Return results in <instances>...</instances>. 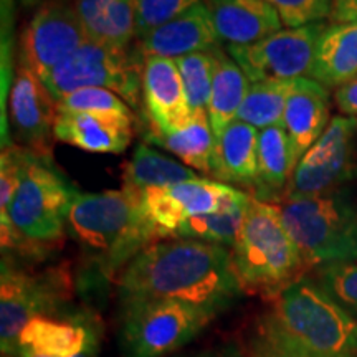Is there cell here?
<instances>
[{"mask_svg":"<svg viewBox=\"0 0 357 357\" xmlns=\"http://www.w3.org/2000/svg\"><path fill=\"white\" fill-rule=\"evenodd\" d=\"M119 300L164 298L217 314L242 296L231 250L199 240H159L142 250L118 280Z\"/></svg>","mask_w":357,"mask_h":357,"instance_id":"obj_1","label":"cell"},{"mask_svg":"<svg viewBox=\"0 0 357 357\" xmlns=\"http://www.w3.org/2000/svg\"><path fill=\"white\" fill-rule=\"evenodd\" d=\"M66 231L106 278L121 275L142 250L159 242L146 215L142 194L124 185L116 190L77 192Z\"/></svg>","mask_w":357,"mask_h":357,"instance_id":"obj_2","label":"cell"},{"mask_svg":"<svg viewBox=\"0 0 357 357\" xmlns=\"http://www.w3.org/2000/svg\"><path fill=\"white\" fill-rule=\"evenodd\" d=\"M231 261L243 289L275 298L310 268L284 227L280 205L252 195Z\"/></svg>","mask_w":357,"mask_h":357,"instance_id":"obj_3","label":"cell"},{"mask_svg":"<svg viewBox=\"0 0 357 357\" xmlns=\"http://www.w3.org/2000/svg\"><path fill=\"white\" fill-rule=\"evenodd\" d=\"M268 318L316 357H357V316L301 276L273 298Z\"/></svg>","mask_w":357,"mask_h":357,"instance_id":"obj_4","label":"cell"},{"mask_svg":"<svg viewBox=\"0 0 357 357\" xmlns=\"http://www.w3.org/2000/svg\"><path fill=\"white\" fill-rule=\"evenodd\" d=\"M278 205L307 265L357 260V195L351 189L341 187Z\"/></svg>","mask_w":357,"mask_h":357,"instance_id":"obj_5","label":"cell"},{"mask_svg":"<svg viewBox=\"0 0 357 357\" xmlns=\"http://www.w3.org/2000/svg\"><path fill=\"white\" fill-rule=\"evenodd\" d=\"M119 310L123 357H169L190 344L217 312L164 298H128Z\"/></svg>","mask_w":357,"mask_h":357,"instance_id":"obj_6","label":"cell"},{"mask_svg":"<svg viewBox=\"0 0 357 357\" xmlns=\"http://www.w3.org/2000/svg\"><path fill=\"white\" fill-rule=\"evenodd\" d=\"M77 190L47 159L30 151L20 184L17 187L6 215L25 243L38 250L60 242L66 231L71 200Z\"/></svg>","mask_w":357,"mask_h":357,"instance_id":"obj_7","label":"cell"},{"mask_svg":"<svg viewBox=\"0 0 357 357\" xmlns=\"http://www.w3.org/2000/svg\"><path fill=\"white\" fill-rule=\"evenodd\" d=\"M73 283L63 268L30 273L2 258L0 273V349L17 356L19 337L26 324L38 316L65 310Z\"/></svg>","mask_w":357,"mask_h":357,"instance_id":"obj_8","label":"cell"},{"mask_svg":"<svg viewBox=\"0 0 357 357\" xmlns=\"http://www.w3.org/2000/svg\"><path fill=\"white\" fill-rule=\"evenodd\" d=\"M142 66L144 58L139 60L128 48L88 40L42 82L56 101L82 88H106L129 106H137L142 95Z\"/></svg>","mask_w":357,"mask_h":357,"instance_id":"obj_9","label":"cell"},{"mask_svg":"<svg viewBox=\"0 0 357 357\" xmlns=\"http://www.w3.org/2000/svg\"><path fill=\"white\" fill-rule=\"evenodd\" d=\"M357 118L336 116L294 169L283 200L346 187L357 172ZM281 200V202H283Z\"/></svg>","mask_w":357,"mask_h":357,"instance_id":"obj_10","label":"cell"},{"mask_svg":"<svg viewBox=\"0 0 357 357\" xmlns=\"http://www.w3.org/2000/svg\"><path fill=\"white\" fill-rule=\"evenodd\" d=\"M326 24L283 29L250 45H227V52L252 83L310 78L318 40Z\"/></svg>","mask_w":357,"mask_h":357,"instance_id":"obj_11","label":"cell"},{"mask_svg":"<svg viewBox=\"0 0 357 357\" xmlns=\"http://www.w3.org/2000/svg\"><path fill=\"white\" fill-rule=\"evenodd\" d=\"M88 42L75 0H47L22 33V63L40 78Z\"/></svg>","mask_w":357,"mask_h":357,"instance_id":"obj_12","label":"cell"},{"mask_svg":"<svg viewBox=\"0 0 357 357\" xmlns=\"http://www.w3.org/2000/svg\"><path fill=\"white\" fill-rule=\"evenodd\" d=\"M236 190L223 182L199 177L172 185L153 187L141 194L146 215L153 223L158 240H167L190 218L220 211Z\"/></svg>","mask_w":357,"mask_h":357,"instance_id":"obj_13","label":"cell"},{"mask_svg":"<svg viewBox=\"0 0 357 357\" xmlns=\"http://www.w3.org/2000/svg\"><path fill=\"white\" fill-rule=\"evenodd\" d=\"M101 321L88 310H65L38 316L25 326L19 349L43 357H75L101 347Z\"/></svg>","mask_w":357,"mask_h":357,"instance_id":"obj_14","label":"cell"},{"mask_svg":"<svg viewBox=\"0 0 357 357\" xmlns=\"http://www.w3.org/2000/svg\"><path fill=\"white\" fill-rule=\"evenodd\" d=\"M10 121L22 147L47 159L55 139L58 102L42 78L22 63L13 79L10 98Z\"/></svg>","mask_w":357,"mask_h":357,"instance_id":"obj_15","label":"cell"},{"mask_svg":"<svg viewBox=\"0 0 357 357\" xmlns=\"http://www.w3.org/2000/svg\"><path fill=\"white\" fill-rule=\"evenodd\" d=\"M142 102L153 131L171 132L189 121L192 109L176 61L160 56L144 58Z\"/></svg>","mask_w":357,"mask_h":357,"instance_id":"obj_16","label":"cell"},{"mask_svg":"<svg viewBox=\"0 0 357 357\" xmlns=\"http://www.w3.org/2000/svg\"><path fill=\"white\" fill-rule=\"evenodd\" d=\"M220 47V38L213 25L212 13L204 2L151 30L141 38V55L177 58L199 52H212Z\"/></svg>","mask_w":357,"mask_h":357,"instance_id":"obj_17","label":"cell"},{"mask_svg":"<svg viewBox=\"0 0 357 357\" xmlns=\"http://www.w3.org/2000/svg\"><path fill=\"white\" fill-rule=\"evenodd\" d=\"M55 139L93 154H121L132 141V118L58 109Z\"/></svg>","mask_w":357,"mask_h":357,"instance_id":"obj_18","label":"cell"},{"mask_svg":"<svg viewBox=\"0 0 357 357\" xmlns=\"http://www.w3.org/2000/svg\"><path fill=\"white\" fill-rule=\"evenodd\" d=\"M220 42L250 45L283 30L280 15L266 0H204Z\"/></svg>","mask_w":357,"mask_h":357,"instance_id":"obj_19","label":"cell"},{"mask_svg":"<svg viewBox=\"0 0 357 357\" xmlns=\"http://www.w3.org/2000/svg\"><path fill=\"white\" fill-rule=\"evenodd\" d=\"M328 88L311 78H300L288 98L283 116L298 162L329 126Z\"/></svg>","mask_w":357,"mask_h":357,"instance_id":"obj_20","label":"cell"},{"mask_svg":"<svg viewBox=\"0 0 357 357\" xmlns=\"http://www.w3.org/2000/svg\"><path fill=\"white\" fill-rule=\"evenodd\" d=\"M258 136L257 128L238 119L229 124L217 137L211 176L218 182L258 187Z\"/></svg>","mask_w":357,"mask_h":357,"instance_id":"obj_21","label":"cell"},{"mask_svg":"<svg viewBox=\"0 0 357 357\" xmlns=\"http://www.w3.org/2000/svg\"><path fill=\"white\" fill-rule=\"evenodd\" d=\"M310 78L326 88H339L357 78V22L326 26Z\"/></svg>","mask_w":357,"mask_h":357,"instance_id":"obj_22","label":"cell"},{"mask_svg":"<svg viewBox=\"0 0 357 357\" xmlns=\"http://www.w3.org/2000/svg\"><path fill=\"white\" fill-rule=\"evenodd\" d=\"M298 166L294 147L283 124L265 128L258 136V197L265 202L283 200L287 187ZM275 204V202H273Z\"/></svg>","mask_w":357,"mask_h":357,"instance_id":"obj_23","label":"cell"},{"mask_svg":"<svg viewBox=\"0 0 357 357\" xmlns=\"http://www.w3.org/2000/svg\"><path fill=\"white\" fill-rule=\"evenodd\" d=\"M146 141L176 154L187 167L212 174L217 137L207 111L192 113V118L184 126L171 132H158L151 129L146 134Z\"/></svg>","mask_w":357,"mask_h":357,"instance_id":"obj_24","label":"cell"},{"mask_svg":"<svg viewBox=\"0 0 357 357\" xmlns=\"http://www.w3.org/2000/svg\"><path fill=\"white\" fill-rule=\"evenodd\" d=\"M213 55H215V71H213L207 114L213 134L218 137L229 124L236 121V116L242 108L252 82L229 55V52L223 50L222 47H217Z\"/></svg>","mask_w":357,"mask_h":357,"instance_id":"obj_25","label":"cell"},{"mask_svg":"<svg viewBox=\"0 0 357 357\" xmlns=\"http://www.w3.org/2000/svg\"><path fill=\"white\" fill-rule=\"evenodd\" d=\"M250 202L252 195L238 189L220 211L190 218L178 227L172 238L199 240L231 248L238 236Z\"/></svg>","mask_w":357,"mask_h":357,"instance_id":"obj_26","label":"cell"},{"mask_svg":"<svg viewBox=\"0 0 357 357\" xmlns=\"http://www.w3.org/2000/svg\"><path fill=\"white\" fill-rule=\"evenodd\" d=\"M199 178L194 169L177 162L171 158L159 154L146 142L137 144L132 158L128 160L123 172V185L129 189L144 192L153 187H164L178 182Z\"/></svg>","mask_w":357,"mask_h":357,"instance_id":"obj_27","label":"cell"},{"mask_svg":"<svg viewBox=\"0 0 357 357\" xmlns=\"http://www.w3.org/2000/svg\"><path fill=\"white\" fill-rule=\"evenodd\" d=\"M298 79H265L252 83L236 119L258 131L283 124L284 108Z\"/></svg>","mask_w":357,"mask_h":357,"instance_id":"obj_28","label":"cell"},{"mask_svg":"<svg viewBox=\"0 0 357 357\" xmlns=\"http://www.w3.org/2000/svg\"><path fill=\"white\" fill-rule=\"evenodd\" d=\"M176 61L182 84H184L187 101L192 113L207 111L211 100L215 55L212 52H199L177 58Z\"/></svg>","mask_w":357,"mask_h":357,"instance_id":"obj_29","label":"cell"},{"mask_svg":"<svg viewBox=\"0 0 357 357\" xmlns=\"http://www.w3.org/2000/svg\"><path fill=\"white\" fill-rule=\"evenodd\" d=\"M58 109L132 118L128 102L106 88H82L58 100Z\"/></svg>","mask_w":357,"mask_h":357,"instance_id":"obj_30","label":"cell"},{"mask_svg":"<svg viewBox=\"0 0 357 357\" xmlns=\"http://www.w3.org/2000/svg\"><path fill=\"white\" fill-rule=\"evenodd\" d=\"M247 357H316L291 341L287 334L280 331L278 326L268 318L258 319L253 329L247 351Z\"/></svg>","mask_w":357,"mask_h":357,"instance_id":"obj_31","label":"cell"},{"mask_svg":"<svg viewBox=\"0 0 357 357\" xmlns=\"http://www.w3.org/2000/svg\"><path fill=\"white\" fill-rule=\"evenodd\" d=\"M314 280L337 303L357 314V263H326L316 266Z\"/></svg>","mask_w":357,"mask_h":357,"instance_id":"obj_32","label":"cell"},{"mask_svg":"<svg viewBox=\"0 0 357 357\" xmlns=\"http://www.w3.org/2000/svg\"><path fill=\"white\" fill-rule=\"evenodd\" d=\"M204 0H134L136 6V38L167 24Z\"/></svg>","mask_w":357,"mask_h":357,"instance_id":"obj_33","label":"cell"},{"mask_svg":"<svg viewBox=\"0 0 357 357\" xmlns=\"http://www.w3.org/2000/svg\"><path fill=\"white\" fill-rule=\"evenodd\" d=\"M280 15L284 29H298L331 19L334 0H266Z\"/></svg>","mask_w":357,"mask_h":357,"instance_id":"obj_34","label":"cell"},{"mask_svg":"<svg viewBox=\"0 0 357 357\" xmlns=\"http://www.w3.org/2000/svg\"><path fill=\"white\" fill-rule=\"evenodd\" d=\"M30 151L22 146H8L0 155V215H6L17 187L20 184Z\"/></svg>","mask_w":357,"mask_h":357,"instance_id":"obj_35","label":"cell"},{"mask_svg":"<svg viewBox=\"0 0 357 357\" xmlns=\"http://www.w3.org/2000/svg\"><path fill=\"white\" fill-rule=\"evenodd\" d=\"M181 357H247V352L243 347L235 341H225L220 344H212L208 347H202V349L189 352Z\"/></svg>","mask_w":357,"mask_h":357,"instance_id":"obj_36","label":"cell"},{"mask_svg":"<svg viewBox=\"0 0 357 357\" xmlns=\"http://www.w3.org/2000/svg\"><path fill=\"white\" fill-rule=\"evenodd\" d=\"M334 100H336L341 113L351 116V118H357V78L339 86Z\"/></svg>","mask_w":357,"mask_h":357,"instance_id":"obj_37","label":"cell"},{"mask_svg":"<svg viewBox=\"0 0 357 357\" xmlns=\"http://www.w3.org/2000/svg\"><path fill=\"white\" fill-rule=\"evenodd\" d=\"M331 22L334 24L357 22V0H334Z\"/></svg>","mask_w":357,"mask_h":357,"instance_id":"obj_38","label":"cell"},{"mask_svg":"<svg viewBox=\"0 0 357 357\" xmlns=\"http://www.w3.org/2000/svg\"><path fill=\"white\" fill-rule=\"evenodd\" d=\"M100 351H101V347H93V349L84 351L79 356H75V357H100ZM17 356L19 357H43V356H37V354H32V352H25V351H20Z\"/></svg>","mask_w":357,"mask_h":357,"instance_id":"obj_39","label":"cell"},{"mask_svg":"<svg viewBox=\"0 0 357 357\" xmlns=\"http://www.w3.org/2000/svg\"><path fill=\"white\" fill-rule=\"evenodd\" d=\"M2 357H19V356H13V354H2Z\"/></svg>","mask_w":357,"mask_h":357,"instance_id":"obj_40","label":"cell"}]
</instances>
